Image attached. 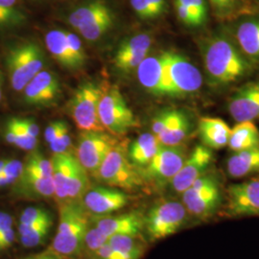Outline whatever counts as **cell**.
Here are the masks:
<instances>
[{"label":"cell","instance_id":"cell-15","mask_svg":"<svg viewBox=\"0 0 259 259\" xmlns=\"http://www.w3.org/2000/svg\"><path fill=\"white\" fill-rule=\"evenodd\" d=\"M227 213L233 217L259 216V177L229 187Z\"/></svg>","mask_w":259,"mask_h":259},{"label":"cell","instance_id":"cell-35","mask_svg":"<svg viewBox=\"0 0 259 259\" xmlns=\"http://www.w3.org/2000/svg\"><path fill=\"white\" fill-rule=\"evenodd\" d=\"M5 139L10 144L25 151H33L37 145V139L29 136L27 133L20 129L11 119L6 127Z\"/></svg>","mask_w":259,"mask_h":259},{"label":"cell","instance_id":"cell-21","mask_svg":"<svg viewBox=\"0 0 259 259\" xmlns=\"http://www.w3.org/2000/svg\"><path fill=\"white\" fill-rule=\"evenodd\" d=\"M177 18L185 27L200 29L207 24L209 5L207 0H173Z\"/></svg>","mask_w":259,"mask_h":259},{"label":"cell","instance_id":"cell-1","mask_svg":"<svg viewBox=\"0 0 259 259\" xmlns=\"http://www.w3.org/2000/svg\"><path fill=\"white\" fill-rule=\"evenodd\" d=\"M199 42L206 78L212 87L231 85L252 72L254 64L241 52L224 28Z\"/></svg>","mask_w":259,"mask_h":259},{"label":"cell","instance_id":"cell-52","mask_svg":"<svg viewBox=\"0 0 259 259\" xmlns=\"http://www.w3.org/2000/svg\"><path fill=\"white\" fill-rule=\"evenodd\" d=\"M17 181L9 178V177H6L3 174H0V188L2 187H5V186H8V185H13L15 184Z\"/></svg>","mask_w":259,"mask_h":259},{"label":"cell","instance_id":"cell-23","mask_svg":"<svg viewBox=\"0 0 259 259\" xmlns=\"http://www.w3.org/2000/svg\"><path fill=\"white\" fill-rule=\"evenodd\" d=\"M226 169L233 179L259 173V146L233 153L227 160Z\"/></svg>","mask_w":259,"mask_h":259},{"label":"cell","instance_id":"cell-47","mask_svg":"<svg viewBox=\"0 0 259 259\" xmlns=\"http://www.w3.org/2000/svg\"><path fill=\"white\" fill-rule=\"evenodd\" d=\"M23 170V163L18 159H7L6 165L1 174L18 181Z\"/></svg>","mask_w":259,"mask_h":259},{"label":"cell","instance_id":"cell-27","mask_svg":"<svg viewBox=\"0 0 259 259\" xmlns=\"http://www.w3.org/2000/svg\"><path fill=\"white\" fill-rule=\"evenodd\" d=\"M159 146L160 142L157 136L150 133L142 134L130 146L128 154L130 160L136 166H146L157 153Z\"/></svg>","mask_w":259,"mask_h":259},{"label":"cell","instance_id":"cell-14","mask_svg":"<svg viewBox=\"0 0 259 259\" xmlns=\"http://www.w3.org/2000/svg\"><path fill=\"white\" fill-rule=\"evenodd\" d=\"M212 161V150L203 144L197 145L192 152L187 155L183 166L171 181L170 185L172 189L178 194H183L193 185L197 179L206 173Z\"/></svg>","mask_w":259,"mask_h":259},{"label":"cell","instance_id":"cell-29","mask_svg":"<svg viewBox=\"0 0 259 259\" xmlns=\"http://www.w3.org/2000/svg\"><path fill=\"white\" fill-rule=\"evenodd\" d=\"M89 172L75 157L65 186L68 202H82L83 196L90 190Z\"/></svg>","mask_w":259,"mask_h":259},{"label":"cell","instance_id":"cell-30","mask_svg":"<svg viewBox=\"0 0 259 259\" xmlns=\"http://www.w3.org/2000/svg\"><path fill=\"white\" fill-rule=\"evenodd\" d=\"M192 129V124L190 118L187 116L185 111L181 110V112L177 116L176 119L171 123L157 138L160 144L167 146L181 145L185 139L189 136Z\"/></svg>","mask_w":259,"mask_h":259},{"label":"cell","instance_id":"cell-24","mask_svg":"<svg viewBox=\"0 0 259 259\" xmlns=\"http://www.w3.org/2000/svg\"><path fill=\"white\" fill-rule=\"evenodd\" d=\"M74 159L75 157L70 153L54 154L51 159L54 198L59 204L68 203L65 186Z\"/></svg>","mask_w":259,"mask_h":259},{"label":"cell","instance_id":"cell-3","mask_svg":"<svg viewBox=\"0 0 259 259\" xmlns=\"http://www.w3.org/2000/svg\"><path fill=\"white\" fill-rule=\"evenodd\" d=\"M68 23L89 41L106 35L115 23V14L105 0H88L72 10Z\"/></svg>","mask_w":259,"mask_h":259},{"label":"cell","instance_id":"cell-43","mask_svg":"<svg viewBox=\"0 0 259 259\" xmlns=\"http://www.w3.org/2000/svg\"><path fill=\"white\" fill-rule=\"evenodd\" d=\"M52 218V214L45 207L30 206L23 210L20 216V224H34Z\"/></svg>","mask_w":259,"mask_h":259},{"label":"cell","instance_id":"cell-32","mask_svg":"<svg viewBox=\"0 0 259 259\" xmlns=\"http://www.w3.org/2000/svg\"><path fill=\"white\" fill-rule=\"evenodd\" d=\"M136 16L144 21H153L163 18L168 13L166 0H130Z\"/></svg>","mask_w":259,"mask_h":259},{"label":"cell","instance_id":"cell-8","mask_svg":"<svg viewBox=\"0 0 259 259\" xmlns=\"http://www.w3.org/2000/svg\"><path fill=\"white\" fill-rule=\"evenodd\" d=\"M96 176L105 185L133 190L142 185V176L130 160L127 151L121 145H116L103 161Z\"/></svg>","mask_w":259,"mask_h":259},{"label":"cell","instance_id":"cell-44","mask_svg":"<svg viewBox=\"0 0 259 259\" xmlns=\"http://www.w3.org/2000/svg\"><path fill=\"white\" fill-rule=\"evenodd\" d=\"M50 148L54 154H65L69 153L68 149L71 146V138L69 129L66 127L57 139L49 144Z\"/></svg>","mask_w":259,"mask_h":259},{"label":"cell","instance_id":"cell-37","mask_svg":"<svg viewBox=\"0 0 259 259\" xmlns=\"http://www.w3.org/2000/svg\"><path fill=\"white\" fill-rule=\"evenodd\" d=\"M23 170L46 178H52V162L37 151H33L23 164Z\"/></svg>","mask_w":259,"mask_h":259},{"label":"cell","instance_id":"cell-40","mask_svg":"<svg viewBox=\"0 0 259 259\" xmlns=\"http://www.w3.org/2000/svg\"><path fill=\"white\" fill-rule=\"evenodd\" d=\"M148 54L149 52H139L127 55L114 56L113 63L117 69L128 72L137 69Z\"/></svg>","mask_w":259,"mask_h":259},{"label":"cell","instance_id":"cell-33","mask_svg":"<svg viewBox=\"0 0 259 259\" xmlns=\"http://www.w3.org/2000/svg\"><path fill=\"white\" fill-rule=\"evenodd\" d=\"M26 21V15L19 0H0V30L19 27Z\"/></svg>","mask_w":259,"mask_h":259},{"label":"cell","instance_id":"cell-42","mask_svg":"<svg viewBox=\"0 0 259 259\" xmlns=\"http://www.w3.org/2000/svg\"><path fill=\"white\" fill-rule=\"evenodd\" d=\"M181 110L176 109H169L165 111H161L154 118L152 123V131L155 136H159L168 126L171 125V123L175 120Z\"/></svg>","mask_w":259,"mask_h":259},{"label":"cell","instance_id":"cell-18","mask_svg":"<svg viewBox=\"0 0 259 259\" xmlns=\"http://www.w3.org/2000/svg\"><path fill=\"white\" fill-rule=\"evenodd\" d=\"M92 222L109 237L113 235L139 236L144 230L143 217L136 212L94 216Z\"/></svg>","mask_w":259,"mask_h":259},{"label":"cell","instance_id":"cell-51","mask_svg":"<svg viewBox=\"0 0 259 259\" xmlns=\"http://www.w3.org/2000/svg\"><path fill=\"white\" fill-rule=\"evenodd\" d=\"M23 259H64V257L57 254L54 251L49 250L45 252H41V253L30 255V256H27Z\"/></svg>","mask_w":259,"mask_h":259},{"label":"cell","instance_id":"cell-22","mask_svg":"<svg viewBox=\"0 0 259 259\" xmlns=\"http://www.w3.org/2000/svg\"><path fill=\"white\" fill-rule=\"evenodd\" d=\"M198 128L202 144L205 147L217 150L228 146L231 128L225 121L216 117H202Z\"/></svg>","mask_w":259,"mask_h":259},{"label":"cell","instance_id":"cell-31","mask_svg":"<svg viewBox=\"0 0 259 259\" xmlns=\"http://www.w3.org/2000/svg\"><path fill=\"white\" fill-rule=\"evenodd\" d=\"M207 2L213 15L226 22L252 12L249 0H207Z\"/></svg>","mask_w":259,"mask_h":259},{"label":"cell","instance_id":"cell-2","mask_svg":"<svg viewBox=\"0 0 259 259\" xmlns=\"http://www.w3.org/2000/svg\"><path fill=\"white\" fill-rule=\"evenodd\" d=\"M59 227L50 250L63 257L82 254L90 228L89 211L83 202H68L59 204Z\"/></svg>","mask_w":259,"mask_h":259},{"label":"cell","instance_id":"cell-41","mask_svg":"<svg viewBox=\"0 0 259 259\" xmlns=\"http://www.w3.org/2000/svg\"><path fill=\"white\" fill-rule=\"evenodd\" d=\"M66 39H67V45L69 47L70 53L74 60L76 67L78 69L84 65L87 60V55H85L83 45L79 37L71 32H66Z\"/></svg>","mask_w":259,"mask_h":259},{"label":"cell","instance_id":"cell-49","mask_svg":"<svg viewBox=\"0 0 259 259\" xmlns=\"http://www.w3.org/2000/svg\"><path fill=\"white\" fill-rule=\"evenodd\" d=\"M15 237H16V234L12 228L7 230L6 232L1 233L0 234V250L10 247L15 240Z\"/></svg>","mask_w":259,"mask_h":259},{"label":"cell","instance_id":"cell-13","mask_svg":"<svg viewBox=\"0 0 259 259\" xmlns=\"http://www.w3.org/2000/svg\"><path fill=\"white\" fill-rule=\"evenodd\" d=\"M224 29L241 52L254 65L259 63V14L248 13L227 22Z\"/></svg>","mask_w":259,"mask_h":259},{"label":"cell","instance_id":"cell-20","mask_svg":"<svg viewBox=\"0 0 259 259\" xmlns=\"http://www.w3.org/2000/svg\"><path fill=\"white\" fill-rule=\"evenodd\" d=\"M137 69L139 83L147 92L156 96H167L163 53L147 56Z\"/></svg>","mask_w":259,"mask_h":259},{"label":"cell","instance_id":"cell-36","mask_svg":"<svg viewBox=\"0 0 259 259\" xmlns=\"http://www.w3.org/2000/svg\"><path fill=\"white\" fill-rule=\"evenodd\" d=\"M153 45V37L147 33H139L125 40L116 51L115 56L127 55L139 52H149Z\"/></svg>","mask_w":259,"mask_h":259},{"label":"cell","instance_id":"cell-6","mask_svg":"<svg viewBox=\"0 0 259 259\" xmlns=\"http://www.w3.org/2000/svg\"><path fill=\"white\" fill-rule=\"evenodd\" d=\"M183 204L189 215L198 219L213 216L222 204V190L217 178L205 173L182 194Z\"/></svg>","mask_w":259,"mask_h":259},{"label":"cell","instance_id":"cell-7","mask_svg":"<svg viewBox=\"0 0 259 259\" xmlns=\"http://www.w3.org/2000/svg\"><path fill=\"white\" fill-rule=\"evenodd\" d=\"M188 215L183 203L161 201L154 204L143 217L144 230L151 240H161L179 232L185 226Z\"/></svg>","mask_w":259,"mask_h":259},{"label":"cell","instance_id":"cell-48","mask_svg":"<svg viewBox=\"0 0 259 259\" xmlns=\"http://www.w3.org/2000/svg\"><path fill=\"white\" fill-rule=\"evenodd\" d=\"M92 259H128L123 254L113 250L109 243H106L103 245L99 250H96V252L93 254Z\"/></svg>","mask_w":259,"mask_h":259},{"label":"cell","instance_id":"cell-45","mask_svg":"<svg viewBox=\"0 0 259 259\" xmlns=\"http://www.w3.org/2000/svg\"><path fill=\"white\" fill-rule=\"evenodd\" d=\"M68 127L67 124L64 122V121H54V122H51L46 129L45 132V138L47 140V143L50 144L51 142H53L60 135L61 133L64 131V130Z\"/></svg>","mask_w":259,"mask_h":259},{"label":"cell","instance_id":"cell-11","mask_svg":"<svg viewBox=\"0 0 259 259\" xmlns=\"http://www.w3.org/2000/svg\"><path fill=\"white\" fill-rule=\"evenodd\" d=\"M186 157V149L182 144L176 146L160 144L151 161L143 167L141 176L157 186L170 184L183 166Z\"/></svg>","mask_w":259,"mask_h":259},{"label":"cell","instance_id":"cell-19","mask_svg":"<svg viewBox=\"0 0 259 259\" xmlns=\"http://www.w3.org/2000/svg\"><path fill=\"white\" fill-rule=\"evenodd\" d=\"M23 99L29 105H42L54 101L60 93V81L53 72L40 70L24 88Z\"/></svg>","mask_w":259,"mask_h":259},{"label":"cell","instance_id":"cell-17","mask_svg":"<svg viewBox=\"0 0 259 259\" xmlns=\"http://www.w3.org/2000/svg\"><path fill=\"white\" fill-rule=\"evenodd\" d=\"M82 202L88 211L102 216L125 207L129 203V197L118 189L100 186L88 191Z\"/></svg>","mask_w":259,"mask_h":259},{"label":"cell","instance_id":"cell-5","mask_svg":"<svg viewBox=\"0 0 259 259\" xmlns=\"http://www.w3.org/2000/svg\"><path fill=\"white\" fill-rule=\"evenodd\" d=\"M167 96L177 97L198 93L203 76L198 67L186 57L173 51L162 52Z\"/></svg>","mask_w":259,"mask_h":259},{"label":"cell","instance_id":"cell-4","mask_svg":"<svg viewBox=\"0 0 259 259\" xmlns=\"http://www.w3.org/2000/svg\"><path fill=\"white\" fill-rule=\"evenodd\" d=\"M5 61L13 90L22 92L26 84L42 70L45 54L36 42L25 41L12 47Z\"/></svg>","mask_w":259,"mask_h":259},{"label":"cell","instance_id":"cell-53","mask_svg":"<svg viewBox=\"0 0 259 259\" xmlns=\"http://www.w3.org/2000/svg\"><path fill=\"white\" fill-rule=\"evenodd\" d=\"M6 162H7V159H0V174L4 170V167L6 165Z\"/></svg>","mask_w":259,"mask_h":259},{"label":"cell","instance_id":"cell-38","mask_svg":"<svg viewBox=\"0 0 259 259\" xmlns=\"http://www.w3.org/2000/svg\"><path fill=\"white\" fill-rule=\"evenodd\" d=\"M108 241L109 236H107L104 232L93 225V227L89 228L85 233L82 253H84L88 257L92 259L96 250H99L103 245L108 243Z\"/></svg>","mask_w":259,"mask_h":259},{"label":"cell","instance_id":"cell-9","mask_svg":"<svg viewBox=\"0 0 259 259\" xmlns=\"http://www.w3.org/2000/svg\"><path fill=\"white\" fill-rule=\"evenodd\" d=\"M104 92L96 83L87 82L76 91L70 102V111L81 131L104 132L99 118V103Z\"/></svg>","mask_w":259,"mask_h":259},{"label":"cell","instance_id":"cell-12","mask_svg":"<svg viewBox=\"0 0 259 259\" xmlns=\"http://www.w3.org/2000/svg\"><path fill=\"white\" fill-rule=\"evenodd\" d=\"M117 141L104 132L83 131L78 138L76 157L83 168L96 175L103 161Z\"/></svg>","mask_w":259,"mask_h":259},{"label":"cell","instance_id":"cell-54","mask_svg":"<svg viewBox=\"0 0 259 259\" xmlns=\"http://www.w3.org/2000/svg\"><path fill=\"white\" fill-rule=\"evenodd\" d=\"M2 98V82H1V77H0V100Z\"/></svg>","mask_w":259,"mask_h":259},{"label":"cell","instance_id":"cell-26","mask_svg":"<svg viewBox=\"0 0 259 259\" xmlns=\"http://www.w3.org/2000/svg\"><path fill=\"white\" fill-rule=\"evenodd\" d=\"M228 146L232 153L258 147V128L252 121L237 122L231 129Z\"/></svg>","mask_w":259,"mask_h":259},{"label":"cell","instance_id":"cell-46","mask_svg":"<svg viewBox=\"0 0 259 259\" xmlns=\"http://www.w3.org/2000/svg\"><path fill=\"white\" fill-rule=\"evenodd\" d=\"M17 126H19L20 129L23 130L25 133H27L29 136L37 139L39 135V128L37 123L29 118H11Z\"/></svg>","mask_w":259,"mask_h":259},{"label":"cell","instance_id":"cell-25","mask_svg":"<svg viewBox=\"0 0 259 259\" xmlns=\"http://www.w3.org/2000/svg\"><path fill=\"white\" fill-rule=\"evenodd\" d=\"M16 183H19L20 192L32 198H53L54 184L52 178H46L22 170L21 175Z\"/></svg>","mask_w":259,"mask_h":259},{"label":"cell","instance_id":"cell-50","mask_svg":"<svg viewBox=\"0 0 259 259\" xmlns=\"http://www.w3.org/2000/svg\"><path fill=\"white\" fill-rule=\"evenodd\" d=\"M13 218L7 213L0 211V234L12 228Z\"/></svg>","mask_w":259,"mask_h":259},{"label":"cell","instance_id":"cell-16","mask_svg":"<svg viewBox=\"0 0 259 259\" xmlns=\"http://www.w3.org/2000/svg\"><path fill=\"white\" fill-rule=\"evenodd\" d=\"M228 110L236 122L259 119V80L243 84L228 103Z\"/></svg>","mask_w":259,"mask_h":259},{"label":"cell","instance_id":"cell-34","mask_svg":"<svg viewBox=\"0 0 259 259\" xmlns=\"http://www.w3.org/2000/svg\"><path fill=\"white\" fill-rule=\"evenodd\" d=\"M139 236L113 235L109 237V245L114 250L128 259H139L144 253V245L138 239Z\"/></svg>","mask_w":259,"mask_h":259},{"label":"cell","instance_id":"cell-39","mask_svg":"<svg viewBox=\"0 0 259 259\" xmlns=\"http://www.w3.org/2000/svg\"><path fill=\"white\" fill-rule=\"evenodd\" d=\"M52 226L53 222L47 223L37 228V230L20 236V242L22 246L25 248H35L44 245L48 239V235L52 229Z\"/></svg>","mask_w":259,"mask_h":259},{"label":"cell","instance_id":"cell-28","mask_svg":"<svg viewBox=\"0 0 259 259\" xmlns=\"http://www.w3.org/2000/svg\"><path fill=\"white\" fill-rule=\"evenodd\" d=\"M46 45L47 50L64 67L68 69H77L67 45L66 31H49L46 36Z\"/></svg>","mask_w":259,"mask_h":259},{"label":"cell","instance_id":"cell-10","mask_svg":"<svg viewBox=\"0 0 259 259\" xmlns=\"http://www.w3.org/2000/svg\"><path fill=\"white\" fill-rule=\"evenodd\" d=\"M99 118L105 129L117 136L139 126L136 115L115 88H111L103 93L99 103Z\"/></svg>","mask_w":259,"mask_h":259}]
</instances>
